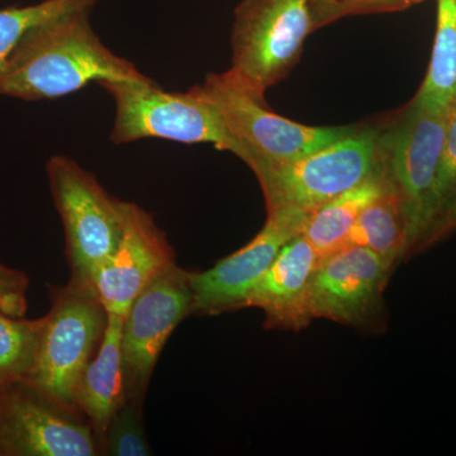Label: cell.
<instances>
[{"instance_id": "2e32d148", "label": "cell", "mask_w": 456, "mask_h": 456, "mask_svg": "<svg viewBox=\"0 0 456 456\" xmlns=\"http://www.w3.org/2000/svg\"><path fill=\"white\" fill-rule=\"evenodd\" d=\"M386 183V174L380 164V169L358 187L345 191L311 213L302 235L316 250L320 259L347 246L351 230L360 213L382 193Z\"/></svg>"}, {"instance_id": "7c38bea8", "label": "cell", "mask_w": 456, "mask_h": 456, "mask_svg": "<svg viewBox=\"0 0 456 456\" xmlns=\"http://www.w3.org/2000/svg\"><path fill=\"white\" fill-rule=\"evenodd\" d=\"M311 213H270L265 226L244 248L206 272H189L193 312L216 316L248 308L251 289L268 272L283 246L302 235Z\"/></svg>"}, {"instance_id": "ac0fdd59", "label": "cell", "mask_w": 456, "mask_h": 456, "mask_svg": "<svg viewBox=\"0 0 456 456\" xmlns=\"http://www.w3.org/2000/svg\"><path fill=\"white\" fill-rule=\"evenodd\" d=\"M349 245L369 248L379 255L392 268H395L399 260H406V215L401 196L388 178L382 193L360 213L358 221L351 230L347 242V246Z\"/></svg>"}, {"instance_id": "5b68a950", "label": "cell", "mask_w": 456, "mask_h": 456, "mask_svg": "<svg viewBox=\"0 0 456 456\" xmlns=\"http://www.w3.org/2000/svg\"><path fill=\"white\" fill-rule=\"evenodd\" d=\"M452 113L434 112L411 102L398 121L378 134L384 173L397 189L406 215V259L417 253L436 220L437 175Z\"/></svg>"}, {"instance_id": "d6986e66", "label": "cell", "mask_w": 456, "mask_h": 456, "mask_svg": "<svg viewBox=\"0 0 456 456\" xmlns=\"http://www.w3.org/2000/svg\"><path fill=\"white\" fill-rule=\"evenodd\" d=\"M413 103L434 112L456 110V0H437L430 66Z\"/></svg>"}, {"instance_id": "5bb4252c", "label": "cell", "mask_w": 456, "mask_h": 456, "mask_svg": "<svg viewBox=\"0 0 456 456\" xmlns=\"http://www.w3.org/2000/svg\"><path fill=\"white\" fill-rule=\"evenodd\" d=\"M320 256L305 236L298 235L283 246L268 272L248 297V307L265 314L268 329L299 331L310 325L311 281Z\"/></svg>"}, {"instance_id": "cb8c5ba5", "label": "cell", "mask_w": 456, "mask_h": 456, "mask_svg": "<svg viewBox=\"0 0 456 456\" xmlns=\"http://www.w3.org/2000/svg\"><path fill=\"white\" fill-rule=\"evenodd\" d=\"M370 0H310L314 29L344 14L367 11Z\"/></svg>"}, {"instance_id": "ba28073f", "label": "cell", "mask_w": 456, "mask_h": 456, "mask_svg": "<svg viewBox=\"0 0 456 456\" xmlns=\"http://www.w3.org/2000/svg\"><path fill=\"white\" fill-rule=\"evenodd\" d=\"M217 108L228 130L242 146L241 160L248 167L266 161L296 160L347 136L355 127H314L289 121L272 112L263 99L255 97L232 75L209 74L194 86Z\"/></svg>"}, {"instance_id": "7402d4cb", "label": "cell", "mask_w": 456, "mask_h": 456, "mask_svg": "<svg viewBox=\"0 0 456 456\" xmlns=\"http://www.w3.org/2000/svg\"><path fill=\"white\" fill-rule=\"evenodd\" d=\"M456 197V110L452 113L444 141L436 184L437 217ZM435 220V221H436Z\"/></svg>"}, {"instance_id": "484cf974", "label": "cell", "mask_w": 456, "mask_h": 456, "mask_svg": "<svg viewBox=\"0 0 456 456\" xmlns=\"http://www.w3.org/2000/svg\"><path fill=\"white\" fill-rule=\"evenodd\" d=\"M416 2L419 0H370L367 9H395Z\"/></svg>"}, {"instance_id": "ffe728a7", "label": "cell", "mask_w": 456, "mask_h": 456, "mask_svg": "<svg viewBox=\"0 0 456 456\" xmlns=\"http://www.w3.org/2000/svg\"><path fill=\"white\" fill-rule=\"evenodd\" d=\"M44 317L25 320L0 311V389L25 383L35 362Z\"/></svg>"}, {"instance_id": "8992f818", "label": "cell", "mask_w": 456, "mask_h": 456, "mask_svg": "<svg viewBox=\"0 0 456 456\" xmlns=\"http://www.w3.org/2000/svg\"><path fill=\"white\" fill-rule=\"evenodd\" d=\"M311 31L310 0H244L236 9L227 71L264 101L297 64Z\"/></svg>"}, {"instance_id": "9c48e42d", "label": "cell", "mask_w": 456, "mask_h": 456, "mask_svg": "<svg viewBox=\"0 0 456 456\" xmlns=\"http://www.w3.org/2000/svg\"><path fill=\"white\" fill-rule=\"evenodd\" d=\"M193 312L189 272L174 264L137 296L122 323L127 401L142 404L159 356L176 326Z\"/></svg>"}, {"instance_id": "30bf717a", "label": "cell", "mask_w": 456, "mask_h": 456, "mask_svg": "<svg viewBox=\"0 0 456 456\" xmlns=\"http://www.w3.org/2000/svg\"><path fill=\"white\" fill-rule=\"evenodd\" d=\"M0 450L12 455L101 454L92 426L25 383L0 389Z\"/></svg>"}, {"instance_id": "7a4b0ae2", "label": "cell", "mask_w": 456, "mask_h": 456, "mask_svg": "<svg viewBox=\"0 0 456 456\" xmlns=\"http://www.w3.org/2000/svg\"><path fill=\"white\" fill-rule=\"evenodd\" d=\"M116 103L110 140L126 145L161 139L193 145L212 143L241 159L242 146L228 130L217 108L196 88L167 92L154 80H110L98 84Z\"/></svg>"}, {"instance_id": "4fadbf2b", "label": "cell", "mask_w": 456, "mask_h": 456, "mask_svg": "<svg viewBox=\"0 0 456 456\" xmlns=\"http://www.w3.org/2000/svg\"><path fill=\"white\" fill-rule=\"evenodd\" d=\"M175 263L173 246L152 216L137 204L125 202L121 240L89 283L107 314L125 317L147 285Z\"/></svg>"}, {"instance_id": "d4e9b609", "label": "cell", "mask_w": 456, "mask_h": 456, "mask_svg": "<svg viewBox=\"0 0 456 456\" xmlns=\"http://www.w3.org/2000/svg\"><path fill=\"white\" fill-rule=\"evenodd\" d=\"M454 232H456V197L434 222L417 248V253L434 248L435 245L440 244Z\"/></svg>"}, {"instance_id": "603a6c76", "label": "cell", "mask_w": 456, "mask_h": 456, "mask_svg": "<svg viewBox=\"0 0 456 456\" xmlns=\"http://www.w3.org/2000/svg\"><path fill=\"white\" fill-rule=\"evenodd\" d=\"M28 278L18 270L0 265V311L13 317L25 316Z\"/></svg>"}, {"instance_id": "3957f363", "label": "cell", "mask_w": 456, "mask_h": 456, "mask_svg": "<svg viewBox=\"0 0 456 456\" xmlns=\"http://www.w3.org/2000/svg\"><path fill=\"white\" fill-rule=\"evenodd\" d=\"M107 320L92 284L71 278L53 294L25 384L51 401L77 411V387L98 351Z\"/></svg>"}, {"instance_id": "8fae6325", "label": "cell", "mask_w": 456, "mask_h": 456, "mask_svg": "<svg viewBox=\"0 0 456 456\" xmlns=\"http://www.w3.org/2000/svg\"><path fill=\"white\" fill-rule=\"evenodd\" d=\"M392 266L362 246L323 257L311 281V314L342 325L375 330L383 322V293Z\"/></svg>"}, {"instance_id": "4316f807", "label": "cell", "mask_w": 456, "mask_h": 456, "mask_svg": "<svg viewBox=\"0 0 456 456\" xmlns=\"http://www.w3.org/2000/svg\"><path fill=\"white\" fill-rule=\"evenodd\" d=\"M0 454H2V450H0Z\"/></svg>"}, {"instance_id": "44dd1931", "label": "cell", "mask_w": 456, "mask_h": 456, "mask_svg": "<svg viewBox=\"0 0 456 456\" xmlns=\"http://www.w3.org/2000/svg\"><path fill=\"white\" fill-rule=\"evenodd\" d=\"M142 404L126 401L108 426L101 454L112 456H149L152 454L143 428Z\"/></svg>"}, {"instance_id": "6da1fadb", "label": "cell", "mask_w": 456, "mask_h": 456, "mask_svg": "<svg viewBox=\"0 0 456 456\" xmlns=\"http://www.w3.org/2000/svg\"><path fill=\"white\" fill-rule=\"evenodd\" d=\"M147 77L108 49L90 25V14H82L38 35L3 77L0 95L47 101L74 94L92 83Z\"/></svg>"}, {"instance_id": "9a60e30c", "label": "cell", "mask_w": 456, "mask_h": 456, "mask_svg": "<svg viewBox=\"0 0 456 456\" xmlns=\"http://www.w3.org/2000/svg\"><path fill=\"white\" fill-rule=\"evenodd\" d=\"M123 318L108 314L103 338L77 387V411L92 426L99 450L108 426L127 401L121 347Z\"/></svg>"}, {"instance_id": "277c9868", "label": "cell", "mask_w": 456, "mask_h": 456, "mask_svg": "<svg viewBox=\"0 0 456 456\" xmlns=\"http://www.w3.org/2000/svg\"><path fill=\"white\" fill-rule=\"evenodd\" d=\"M375 131L355 130L311 154L283 163L255 164L268 215L281 211L312 213L380 169Z\"/></svg>"}, {"instance_id": "e0dca14e", "label": "cell", "mask_w": 456, "mask_h": 456, "mask_svg": "<svg viewBox=\"0 0 456 456\" xmlns=\"http://www.w3.org/2000/svg\"><path fill=\"white\" fill-rule=\"evenodd\" d=\"M99 0H44L27 7L0 9V82L18 56L50 27L92 13Z\"/></svg>"}, {"instance_id": "52a82bcc", "label": "cell", "mask_w": 456, "mask_h": 456, "mask_svg": "<svg viewBox=\"0 0 456 456\" xmlns=\"http://www.w3.org/2000/svg\"><path fill=\"white\" fill-rule=\"evenodd\" d=\"M46 170L64 224L71 278L90 281L121 240L125 202L110 196L93 174L68 156H53Z\"/></svg>"}]
</instances>
